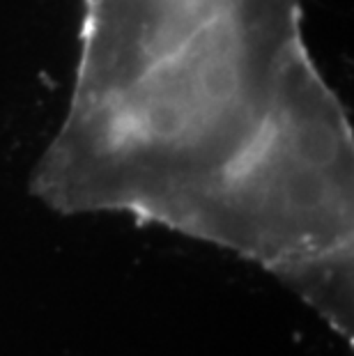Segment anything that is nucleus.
Wrapping results in <instances>:
<instances>
[{
  "label": "nucleus",
  "mask_w": 354,
  "mask_h": 356,
  "mask_svg": "<svg viewBox=\"0 0 354 356\" xmlns=\"http://www.w3.org/2000/svg\"><path fill=\"white\" fill-rule=\"evenodd\" d=\"M352 149L301 0H83L40 179L143 204L315 209L348 195Z\"/></svg>",
  "instance_id": "obj_1"
}]
</instances>
